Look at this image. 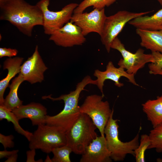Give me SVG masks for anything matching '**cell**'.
Segmentation results:
<instances>
[{
  "mask_svg": "<svg viewBox=\"0 0 162 162\" xmlns=\"http://www.w3.org/2000/svg\"><path fill=\"white\" fill-rule=\"evenodd\" d=\"M17 157V153L13 154L8 157L5 162H16Z\"/></svg>",
  "mask_w": 162,
  "mask_h": 162,
  "instance_id": "31",
  "label": "cell"
},
{
  "mask_svg": "<svg viewBox=\"0 0 162 162\" xmlns=\"http://www.w3.org/2000/svg\"><path fill=\"white\" fill-rule=\"evenodd\" d=\"M6 119L8 122H11L13 124L15 130L19 133L24 136L29 141L33 133L23 129L20 126L19 120L15 115L11 111L5 106L0 105V120Z\"/></svg>",
  "mask_w": 162,
  "mask_h": 162,
  "instance_id": "21",
  "label": "cell"
},
{
  "mask_svg": "<svg viewBox=\"0 0 162 162\" xmlns=\"http://www.w3.org/2000/svg\"><path fill=\"white\" fill-rule=\"evenodd\" d=\"M103 98L102 95L96 94L87 96L80 110L81 113L90 117L99 130L100 136L105 137V128L114 110L110 109L108 101L103 100Z\"/></svg>",
  "mask_w": 162,
  "mask_h": 162,
  "instance_id": "6",
  "label": "cell"
},
{
  "mask_svg": "<svg viewBox=\"0 0 162 162\" xmlns=\"http://www.w3.org/2000/svg\"><path fill=\"white\" fill-rule=\"evenodd\" d=\"M152 11L135 13L122 10L107 16L100 36L101 42L107 52H110L112 41L117 37L127 23L137 17L146 15Z\"/></svg>",
  "mask_w": 162,
  "mask_h": 162,
  "instance_id": "7",
  "label": "cell"
},
{
  "mask_svg": "<svg viewBox=\"0 0 162 162\" xmlns=\"http://www.w3.org/2000/svg\"><path fill=\"white\" fill-rule=\"evenodd\" d=\"M160 75H162V72L160 73Z\"/></svg>",
  "mask_w": 162,
  "mask_h": 162,
  "instance_id": "35",
  "label": "cell"
},
{
  "mask_svg": "<svg viewBox=\"0 0 162 162\" xmlns=\"http://www.w3.org/2000/svg\"><path fill=\"white\" fill-rule=\"evenodd\" d=\"M50 0H40L36 4L41 9L43 14V27L44 33L50 35L70 21L75 8L76 3L69 4L58 11L49 9Z\"/></svg>",
  "mask_w": 162,
  "mask_h": 162,
  "instance_id": "8",
  "label": "cell"
},
{
  "mask_svg": "<svg viewBox=\"0 0 162 162\" xmlns=\"http://www.w3.org/2000/svg\"><path fill=\"white\" fill-rule=\"evenodd\" d=\"M151 144L148 149H154L158 153L162 152V122L151 130L148 135Z\"/></svg>",
  "mask_w": 162,
  "mask_h": 162,
  "instance_id": "23",
  "label": "cell"
},
{
  "mask_svg": "<svg viewBox=\"0 0 162 162\" xmlns=\"http://www.w3.org/2000/svg\"><path fill=\"white\" fill-rule=\"evenodd\" d=\"M11 0H0V2L8 1H11Z\"/></svg>",
  "mask_w": 162,
  "mask_h": 162,
  "instance_id": "34",
  "label": "cell"
},
{
  "mask_svg": "<svg viewBox=\"0 0 162 162\" xmlns=\"http://www.w3.org/2000/svg\"><path fill=\"white\" fill-rule=\"evenodd\" d=\"M128 23L136 28L150 30H162V8L151 16L137 17Z\"/></svg>",
  "mask_w": 162,
  "mask_h": 162,
  "instance_id": "18",
  "label": "cell"
},
{
  "mask_svg": "<svg viewBox=\"0 0 162 162\" xmlns=\"http://www.w3.org/2000/svg\"><path fill=\"white\" fill-rule=\"evenodd\" d=\"M23 58L15 57L7 59L3 63V68L7 69L8 73L6 77L0 81V105H3L4 102V92L10 80L16 74L20 73V67Z\"/></svg>",
  "mask_w": 162,
  "mask_h": 162,
  "instance_id": "17",
  "label": "cell"
},
{
  "mask_svg": "<svg viewBox=\"0 0 162 162\" xmlns=\"http://www.w3.org/2000/svg\"><path fill=\"white\" fill-rule=\"evenodd\" d=\"M89 84L96 85L97 81L87 75L77 84L74 91L68 94L57 98H52L50 95L43 97V99L49 98L53 101L62 100L64 104L63 109L57 114L52 116L47 115L44 124L59 127L65 132L69 129L81 114L78 105L80 94L85 87Z\"/></svg>",
  "mask_w": 162,
  "mask_h": 162,
  "instance_id": "2",
  "label": "cell"
},
{
  "mask_svg": "<svg viewBox=\"0 0 162 162\" xmlns=\"http://www.w3.org/2000/svg\"><path fill=\"white\" fill-rule=\"evenodd\" d=\"M72 152L71 148L67 145L55 148L52 151L53 154L52 161V162H70V155Z\"/></svg>",
  "mask_w": 162,
  "mask_h": 162,
  "instance_id": "24",
  "label": "cell"
},
{
  "mask_svg": "<svg viewBox=\"0 0 162 162\" xmlns=\"http://www.w3.org/2000/svg\"><path fill=\"white\" fill-rule=\"evenodd\" d=\"M47 68L39 53L37 45L32 55L21 65L20 73L24 81L33 84L41 82L44 80V73Z\"/></svg>",
  "mask_w": 162,
  "mask_h": 162,
  "instance_id": "11",
  "label": "cell"
},
{
  "mask_svg": "<svg viewBox=\"0 0 162 162\" xmlns=\"http://www.w3.org/2000/svg\"><path fill=\"white\" fill-rule=\"evenodd\" d=\"M106 17L104 8H94L89 13H74L70 21L80 28L85 36L92 32L100 35Z\"/></svg>",
  "mask_w": 162,
  "mask_h": 162,
  "instance_id": "9",
  "label": "cell"
},
{
  "mask_svg": "<svg viewBox=\"0 0 162 162\" xmlns=\"http://www.w3.org/2000/svg\"><path fill=\"white\" fill-rule=\"evenodd\" d=\"M45 162H52L51 159H50V158H49V157L48 156V155L47 156L46 159L45 160Z\"/></svg>",
  "mask_w": 162,
  "mask_h": 162,
  "instance_id": "32",
  "label": "cell"
},
{
  "mask_svg": "<svg viewBox=\"0 0 162 162\" xmlns=\"http://www.w3.org/2000/svg\"><path fill=\"white\" fill-rule=\"evenodd\" d=\"M142 106L153 128L162 122V95L155 99L148 100Z\"/></svg>",
  "mask_w": 162,
  "mask_h": 162,
  "instance_id": "19",
  "label": "cell"
},
{
  "mask_svg": "<svg viewBox=\"0 0 162 162\" xmlns=\"http://www.w3.org/2000/svg\"><path fill=\"white\" fill-rule=\"evenodd\" d=\"M12 111L19 120L29 118L33 125L44 124L47 115V109L40 104L34 102L22 105Z\"/></svg>",
  "mask_w": 162,
  "mask_h": 162,
  "instance_id": "15",
  "label": "cell"
},
{
  "mask_svg": "<svg viewBox=\"0 0 162 162\" xmlns=\"http://www.w3.org/2000/svg\"><path fill=\"white\" fill-rule=\"evenodd\" d=\"M19 152L18 150H14L12 151H7L6 150L0 152V158L2 159L4 158H7L13 154L17 153Z\"/></svg>",
  "mask_w": 162,
  "mask_h": 162,
  "instance_id": "29",
  "label": "cell"
},
{
  "mask_svg": "<svg viewBox=\"0 0 162 162\" xmlns=\"http://www.w3.org/2000/svg\"><path fill=\"white\" fill-rule=\"evenodd\" d=\"M97 127L87 115L81 113L71 128L65 132L66 145L75 154H82L87 147L98 136Z\"/></svg>",
  "mask_w": 162,
  "mask_h": 162,
  "instance_id": "3",
  "label": "cell"
},
{
  "mask_svg": "<svg viewBox=\"0 0 162 162\" xmlns=\"http://www.w3.org/2000/svg\"><path fill=\"white\" fill-rule=\"evenodd\" d=\"M50 36V40L64 47L81 45L86 40L80 28L70 21Z\"/></svg>",
  "mask_w": 162,
  "mask_h": 162,
  "instance_id": "10",
  "label": "cell"
},
{
  "mask_svg": "<svg viewBox=\"0 0 162 162\" xmlns=\"http://www.w3.org/2000/svg\"><path fill=\"white\" fill-rule=\"evenodd\" d=\"M141 39L140 45L152 52L162 53V30H150L136 28Z\"/></svg>",
  "mask_w": 162,
  "mask_h": 162,
  "instance_id": "16",
  "label": "cell"
},
{
  "mask_svg": "<svg viewBox=\"0 0 162 162\" xmlns=\"http://www.w3.org/2000/svg\"><path fill=\"white\" fill-rule=\"evenodd\" d=\"M117 0H83L75 9L74 13L83 12L87 8L93 6V8L101 9L112 4Z\"/></svg>",
  "mask_w": 162,
  "mask_h": 162,
  "instance_id": "22",
  "label": "cell"
},
{
  "mask_svg": "<svg viewBox=\"0 0 162 162\" xmlns=\"http://www.w3.org/2000/svg\"><path fill=\"white\" fill-rule=\"evenodd\" d=\"M24 81L22 75L20 73L14 79L9 86L10 90L4 99L3 106L12 111L22 105L23 101L20 100L18 95V90L21 83Z\"/></svg>",
  "mask_w": 162,
  "mask_h": 162,
  "instance_id": "20",
  "label": "cell"
},
{
  "mask_svg": "<svg viewBox=\"0 0 162 162\" xmlns=\"http://www.w3.org/2000/svg\"><path fill=\"white\" fill-rule=\"evenodd\" d=\"M150 144L151 140L148 135L143 134L141 136L139 145L134 150V157L136 162H145V152L148 149Z\"/></svg>",
  "mask_w": 162,
  "mask_h": 162,
  "instance_id": "25",
  "label": "cell"
},
{
  "mask_svg": "<svg viewBox=\"0 0 162 162\" xmlns=\"http://www.w3.org/2000/svg\"><path fill=\"white\" fill-rule=\"evenodd\" d=\"M154 62L148 64L149 73L151 74H159L162 72V53L157 52H152Z\"/></svg>",
  "mask_w": 162,
  "mask_h": 162,
  "instance_id": "26",
  "label": "cell"
},
{
  "mask_svg": "<svg viewBox=\"0 0 162 162\" xmlns=\"http://www.w3.org/2000/svg\"><path fill=\"white\" fill-rule=\"evenodd\" d=\"M14 139V136L12 135L6 136L0 134V142L3 145L5 150L7 148L14 146V143L13 141Z\"/></svg>",
  "mask_w": 162,
  "mask_h": 162,
  "instance_id": "27",
  "label": "cell"
},
{
  "mask_svg": "<svg viewBox=\"0 0 162 162\" xmlns=\"http://www.w3.org/2000/svg\"><path fill=\"white\" fill-rule=\"evenodd\" d=\"M162 6V0H157Z\"/></svg>",
  "mask_w": 162,
  "mask_h": 162,
  "instance_id": "33",
  "label": "cell"
},
{
  "mask_svg": "<svg viewBox=\"0 0 162 162\" xmlns=\"http://www.w3.org/2000/svg\"><path fill=\"white\" fill-rule=\"evenodd\" d=\"M27 152V158L26 162H35L34 157L35 154V149H30Z\"/></svg>",
  "mask_w": 162,
  "mask_h": 162,
  "instance_id": "30",
  "label": "cell"
},
{
  "mask_svg": "<svg viewBox=\"0 0 162 162\" xmlns=\"http://www.w3.org/2000/svg\"><path fill=\"white\" fill-rule=\"evenodd\" d=\"M94 75L97 77L96 85L101 93L102 95L104 97V95L103 88L104 82L106 80H110L113 81L116 86L121 87L123 86L124 84L120 82L119 80L121 77L123 76L127 78L129 81L133 84L138 86L136 82L134 77V74H129L124 70V68L121 67L116 68L111 61L109 62L108 63L106 70L101 71L96 69L94 71Z\"/></svg>",
  "mask_w": 162,
  "mask_h": 162,
  "instance_id": "12",
  "label": "cell"
},
{
  "mask_svg": "<svg viewBox=\"0 0 162 162\" xmlns=\"http://www.w3.org/2000/svg\"><path fill=\"white\" fill-rule=\"evenodd\" d=\"M144 51L142 49L140 48L133 53L126 50L121 54L123 58L119 60L118 65L126 69L129 74L135 75L146 63L154 62L152 54L145 53Z\"/></svg>",
  "mask_w": 162,
  "mask_h": 162,
  "instance_id": "14",
  "label": "cell"
},
{
  "mask_svg": "<svg viewBox=\"0 0 162 162\" xmlns=\"http://www.w3.org/2000/svg\"><path fill=\"white\" fill-rule=\"evenodd\" d=\"M80 162H111L112 160L105 137L97 136L86 148Z\"/></svg>",
  "mask_w": 162,
  "mask_h": 162,
  "instance_id": "13",
  "label": "cell"
},
{
  "mask_svg": "<svg viewBox=\"0 0 162 162\" xmlns=\"http://www.w3.org/2000/svg\"><path fill=\"white\" fill-rule=\"evenodd\" d=\"M113 112L105 127L104 135L112 159L115 161H123L128 154L134 157V150L139 144V134L130 141L125 142L121 141L118 136V120L113 119Z\"/></svg>",
  "mask_w": 162,
  "mask_h": 162,
  "instance_id": "4",
  "label": "cell"
},
{
  "mask_svg": "<svg viewBox=\"0 0 162 162\" xmlns=\"http://www.w3.org/2000/svg\"><path fill=\"white\" fill-rule=\"evenodd\" d=\"M0 20L9 22L22 33L31 37L34 27L43 26V14L36 4L24 0H12L0 2Z\"/></svg>",
  "mask_w": 162,
  "mask_h": 162,
  "instance_id": "1",
  "label": "cell"
},
{
  "mask_svg": "<svg viewBox=\"0 0 162 162\" xmlns=\"http://www.w3.org/2000/svg\"><path fill=\"white\" fill-rule=\"evenodd\" d=\"M29 142L30 149H40L49 153L53 148L66 145L65 132L57 127L42 124L38 126Z\"/></svg>",
  "mask_w": 162,
  "mask_h": 162,
  "instance_id": "5",
  "label": "cell"
},
{
  "mask_svg": "<svg viewBox=\"0 0 162 162\" xmlns=\"http://www.w3.org/2000/svg\"><path fill=\"white\" fill-rule=\"evenodd\" d=\"M18 52V50L16 49L5 47L0 48V58L4 57H8L11 58L16 56Z\"/></svg>",
  "mask_w": 162,
  "mask_h": 162,
  "instance_id": "28",
  "label": "cell"
}]
</instances>
